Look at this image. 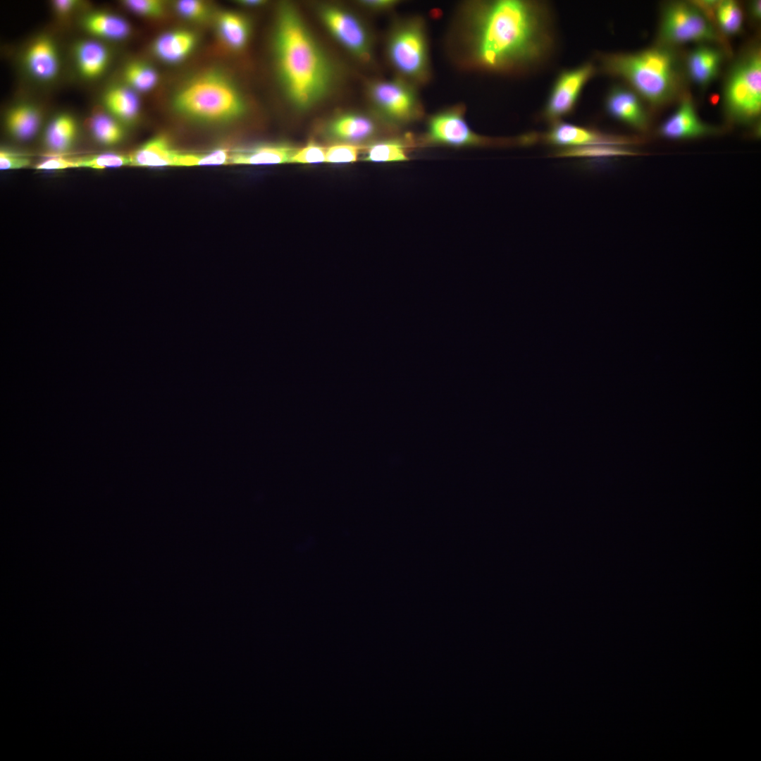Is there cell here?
<instances>
[{
    "instance_id": "20",
    "label": "cell",
    "mask_w": 761,
    "mask_h": 761,
    "mask_svg": "<svg viewBox=\"0 0 761 761\" xmlns=\"http://www.w3.org/2000/svg\"><path fill=\"white\" fill-rule=\"evenodd\" d=\"M197 44L194 32L186 30L169 31L158 37L152 44V51L161 61L171 64L186 58Z\"/></svg>"
},
{
    "instance_id": "13",
    "label": "cell",
    "mask_w": 761,
    "mask_h": 761,
    "mask_svg": "<svg viewBox=\"0 0 761 761\" xmlns=\"http://www.w3.org/2000/svg\"><path fill=\"white\" fill-rule=\"evenodd\" d=\"M719 130L698 116L689 94H683L676 111L660 125L659 133L670 140H686L712 135Z\"/></svg>"
},
{
    "instance_id": "33",
    "label": "cell",
    "mask_w": 761,
    "mask_h": 761,
    "mask_svg": "<svg viewBox=\"0 0 761 761\" xmlns=\"http://www.w3.org/2000/svg\"><path fill=\"white\" fill-rule=\"evenodd\" d=\"M76 168L104 170L111 168L130 166L129 155L116 153H104L77 158Z\"/></svg>"
},
{
    "instance_id": "12",
    "label": "cell",
    "mask_w": 761,
    "mask_h": 761,
    "mask_svg": "<svg viewBox=\"0 0 761 761\" xmlns=\"http://www.w3.org/2000/svg\"><path fill=\"white\" fill-rule=\"evenodd\" d=\"M538 141L561 149L592 145L626 147L638 142L635 137L609 134L562 120L551 124L547 132L538 134Z\"/></svg>"
},
{
    "instance_id": "26",
    "label": "cell",
    "mask_w": 761,
    "mask_h": 761,
    "mask_svg": "<svg viewBox=\"0 0 761 761\" xmlns=\"http://www.w3.org/2000/svg\"><path fill=\"white\" fill-rule=\"evenodd\" d=\"M104 101L106 109L122 120L131 122L139 115L140 109L139 98L129 88L113 87L106 92Z\"/></svg>"
},
{
    "instance_id": "43",
    "label": "cell",
    "mask_w": 761,
    "mask_h": 761,
    "mask_svg": "<svg viewBox=\"0 0 761 761\" xmlns=\"http://www.w3.org/2000/svg\"><path fill=\"white\" fill-rule=\"evenodd\" d=\"M237 2L241 5L246 6H250V7H252V6H261V5H262V4H264L265 3L264 1H261V0H241V1H238Z\"/></svg>"
},
{
    "instance_id": "37",
    "label": "cell",
    "mask_w": 761,
    "mask_h": 761,
    "mask_svg": "<svg viewBox=\"0 0 761 761\" xmlns=\"http://www.w3.org/2000/svg\"><path fill=\"white\" fill-rule=\"evenodd\" d=\"M326 147L309 142L304 147L297 149L292 155L290 163L300 164H315L325 162Z\"/></svg>"
},
{
    "instance_id": "32",
    "label": "cell",
    "mask_w": 761,
    "mask_h": 761,
    "mask_svg": "<svg viewBox=\"0 0 761 761\" xmlns=\"http://www.w3.org/2000/svg\"><path fill=\"white\" fill-rule=\"evenodd\" d=\"M230 151L217 149L211 151L192 153L181 152L178 159L177 166L192 167L202 166H221L229 164Z\"/></svg>"
},
{
    "instance_id": "11",
    "label": "cell",
    "mask_w": 761,
    "mask_h": 761,
    "mask_svg": "<svg viewBox=\"0 0 761 761\" xmlns=\"http://www.w3.org/2000/svg\"><path fill=\"white\" fill-rule=\"evenodd\" d=\"M319 14L328 31L355 58L366 64L373 61V37L363 20L343 8L333 6L322 7Z\"/></svg>"
},
{
    "instance_id": "23",
    "label": "cell",
    "mask_w": 761,
    "mask_h": 761,
    "mask_svg": "<svg viewBox=\"0 0 761 761\" xmlns=\"http://www.w3.org/2000/svg\"><path fill=\"white\" fill-rule=\"evenodd\" d=\"M412 136L379 141L366 147L363 160L370 162H397L409 159V151L414 145Z\"/></svg>"
},
{
    "instance_id": "24",
    "label": "cell",
    "mask_w": 761,
    "mask_h": 761,
    "mask_svg": "<svg viewBox=\"0 0 761 761\" xmlns=\"http://www.w3.org/2000/svg\"><path fill=\"white\" fill-rule=\"evenodd\" d=\"M75 57L81 75L92 79L104 72L109 61V52L104 46L98 42L85 41L76 46Z\"/></svg>"
},
{
    "instance_id": "30",
    "label": "cell",
    "mask_w": 761,
    "mask_h": 761,
    "mask_svg": "<svg viewBox=\"0 0 761 761\" xmlns=\"http://www.w3.org/2000/svg\"><path fill=\"white\" fill-rule=\"evenodd\" d=\"M124 79L132 89L148 92L157 85L159 75L149 65L140 61L129 63L124 70Z\"/></svg>"
},
{
    "instance_id": "40",
    "label": "cell",
    "mask_w": 761,
    "mask_h": 761,
    "mask_svg": "<svg viewBox=\"0 0 761 761\" xmlns=\"http://www.w3.org/2000/svg\"><path fill=\"white\" fill-rule=\"evenodd\" d=\"M399 1L395 0H364L359 4L364 8L376 12L389 11L393 8Z\"/></svg>"
},
{
    "instance_id": "17",
    "label": "cell",
    "mask_w": 761,
    "mask_h": 761,
    "mask_svg": "<svg viewBox=\"0 0 761 761\" xmlns=\"http://www.w3.org/2000/svg\"><path fill=\"white\" fill-rule=\"evenodd\" d=\"M723 58L720 49L702 44L688 54L686 62L687 73L695 83L705 87L719 75Z\"/></svg>"
},
{
    "instance_id": "10",
    "label": "cell",
    "mask_w": 761,
    "mask_h": 761,
    "mask_svg": "<svg viewBox=\"0 0 761 761\" xmlns=\"http://www.w3.org/2000/svg\"><path fill=\"white\" fill-rule=\"evenodd\" d=\"M596 71L595 66L590 61L562 70L552 86L542 111V118L552 124L570 115L576 109L583 89Z\"/></svg>"
},
{
    "instance_id": "19",
    "label": "cell",
    "mask_w": 761,
    "mask_h": 761,
    "mask_svg": "<svg viewBox=\"0 0 761 761\" xmlns=\"http://www.w3.org/2000/svg\"><path fill=\"white\" fill-rule=\"evenodd\" d=\"M25 65L29 72L41 80H49L57 74L59 67L58 53L48 37L35 40L26 51Z\"/></svg>"
},
{
    "instance_id": "7",
    "label": "cell",
    "mask_w": 761,
    "mask_h": 761,
    "mask_svg": "<svg viewBox=\"0 0 761 761\" xmlns=\"http://www.w3.org/2000/svg\"><path fill=\"white\" fill-rule=\"evenodd\" d=\"M417 89L400 78L377 80L369 84L367 94L373 109L385 121L404 125L417 121L424 115Z\"/></svg>"
},
{
    "instance_id": "8",
    "label": "cell",
    "mask_w": 761,
    "mask_h": 761,
    "mask_svg": "<svg viewBox=\"0 0 761 761\" xmlns=\"http://www.w3.org/2000/svg\"><path fill=\"white\" fill-rule=\"evenodd\" d=\"M659 35L660 44L669 47L719 40L710 18L694 3L682 1L669 3L664 8Z\"/></svg>"
},
{
    "instance_id": "22",
    "label": "cell",
    "mask_w": 761,
    "mask_h": 761,
    "mask_svg": "<svg viewBox=\"0 0 761 761\" xmlns=\"http://www.w3.org/2000/svg\"><path fill=\"white\" fill-rule=\"evenodd\" d=\"M41 114L34 106L21 104L12 108L6 118V127L9 134L19 140L32 138L38 131Z\"/></svg>"
},
{
    "instance_id": "29",
    "label": "cell",
    "mask_w": 761,
    "mask_h": 761,
    "mask_svg": "<svg viewBox=\"0 0 761 761\" xmlns=\"http://www.w3.org/2000/svg\"><path fill=\"white\" fill-rule=\"evenodd\" d=\"M89 128L94 140L103 145H116L124 138V130L121 125L106 115L99 114L93 117Z\"/></svg>"
},
{
    "instance_id": "15",
    "label": "cell",
    "mask_w": 761,
    "mask_h": 761,
    "mask_svg": "<svg viewBox=\"0 0 761 761\" xmlns=\"http://www.w3.org/2000/svg\"><path fill=\"white\" fill-rule=\"evenodd\" d=\"M378 123L374 118L358 113L340 115L333 118L326 128L330 137L350 143L369 140L378 134Z\"/></svg>"
},
{
    "instance_id": "31",
    "label": "cell",
    "mask_w": 761,
    "mask_h": 761,
    "mask_svg": "<svg viewBox=\"0 0 761 761\" xmlns=\"http://www.w3.org/2000/svg\"><path fill=\"white\" fill-rule=\"evenodd\" d=\"M636 153L626 147L612 145H592L581 147L562 149L555 153L558 157L601 159L619 156L635 155Z\"/></svg>"
},
{
    "instance_id": "6",
    "label": "cell",
    "mask_w": 761,
    "mask_h": 761,
    "mask_svg": "<svg viewBox=\"0 0 761 761\" xmlns=\"http://www.w3.org/2000/svg\"><path fill=\"white\" fill-rule=\"evenodd\" d=\"M724 104L730 121L749 124L761 112V53L752 47L735 62L726 78Z\"/></svg>"
},
{
    "instance_id": "27",
    "label": "cell",
    "mask_w": 761,
    "mask_h": 761,
    "mask_svg": "<svg viewBox=\"0 0 761 761\" xmlns=\"http://www.w3.org/2000/svg\"><path fill=\"white\" fill-rule=\"evenodd\" d=\"M84 26L92 35L111 39H122L130 33V26L123 18L106 13H93L84 19Z\"/></svg>"
},
{
    "instance_id": "18",
    "label": "cell",
    "mask_w": 761,
    "mask_h": 761,
    "mask_svg": "<svg viewBox=\"0 0 761 761\" xmlns=\"http://www.w3.org/2000/svg\"><path fill=\"white\" fill-rule=\"evenodd\" d=\"M180 151L173 147L167 137L156 136L129 154L130 166L158 168L177 166Z\"/></svg>"
},
{
    "instance_id": "21",
    "label": "cell",
    "mask_w": 761,
    "mask_h": 761,
    "mask_svg": "<svg viewBox=\"0 0 761 761\" xmlns=\"http://www.w3.org/2000/svg\"><path fill=\"white\" fill-rule=\"evenodd\" d=\"M216 31L221 44L230 51H239L244 49L250 35V25L241 14L224 11L216 19Z\"/></svg>"
},
{
    "instance_id": "1",
    "label": "cell",
    "mask_w": 761,
    "mask_h": 761,
    "mask_svg": "<svg viewBox=\"0 0 761 761\" xmlns=\"http://www.w3.org/2000/svg\"><path fill=\"white\" fill-rule=\"evenodd\" d=\"M555 42L547 3L478 0L459 5L446 47L452 61L462 69L520 76L545 65Z\"/></svg>"
},
{
    "instance_id": "34",
    "label": "cell",
    "mask_w": 761,
    "mask_h": 761,
    "mask_svg": "<svg viewBox=\"0 0 761 761\" xmlns=\"http://www.w3.org/2000/svg\"><path fill=\"white\" fill-rule=\"evenodd\" d=\"M177 13L185 19L194 22L206 20L210 14L209 4L198 0H180L175 4Z\"/></svg>"
},
{
    "instance_id": "4",
    "label": "cell",
    "mask_w": 761,
    "mask_h": 761,
    "mask_svg": "<svg viewBox=\"0 0 761 761\" xmlns=\"http://www.w3.org/2000/svg\"><path fill=\"white\" fill-rule=\"evenodd\" d=\"M171 104L178 115L200 123L225 124L245 116L246 101L235 82L223 72L207 70L182 83Z\"/></svg>"
},
{
    "instance_id": "41",
    "label": "cell",
    "mask_w": 761,
    "mask_h": 761,
    "mask_svg": "<svg viewBox=\"0 0 761 761\" xmlns=\"http://www.w3.org/2000/svg\"><path fill=\"white\" fill-rule=\"evenodd\" d=\"M76 4L73 0H56L53 3L54 8L57 13L65 15L70 12Z\"/></svg>"
},
{
    "instance_id": "14",
    "label": "cell",
    "mask_w": 761,
    "mask_h": 761,
    "mask_svg": "<svg viewBox=\"0 0 761 761\" xmlns=\"http://www.w3.org/2000/svg\"><path fill=\"white\" fill-rule=\"evenodd\" d=\"M605 108L612 118L636 130L648 129L649 118L641 99L629 87H612L605 97Z\"/></svg>"
},
{
    "instance_id": "25",
    "label": "cell",
    "mask_w": 761,
    "mask_h": 761,
    "mask_svg": "<svg viewBox=\"0 0 761 761\" xmlns=\"http://www.w3.org/2000/svg\"><path fill=\"white\" fill-rule=\"evenodd\" d=\"M77 133L75 119L70 115L61 114L49 125L44 134V143L53 151H65L74 144Z\"/></svg>"
},
{
    "instance_id": "38",
    "label": "cell",
    "mask_w": 761,
    "mask_h": 761,
    "mask_svg": "<svg viewBox=\"0 0 761 761\" xmlns=\"http://www.w3.org/2000/svg\"><path fill=\"white\" fill-rule=\"evenodd\" d=\"M30 162V159L23 154L6 149H1L0 151L1 170L24 168L29 166Z\"/></svg>"
},
{
    "instance_id": "28",
    "label": "cell",
    "mask_w": 761,
    "mask_h": 761,
    "mask_svg": "<svg viewBox=\"0 0 761 761\" xmlns=\"http://www.w3.org/2000/svg\"><path fill=\"white\" fill-rule=\"evenodd\" d=\"M714 16L719 30L726 35L739 32L743 25V11L735 1H717L714 7Z\"/></svg>"
},
{
    "instance_id": "5",
    "label": "cell",
    "mask_w": 761,
    "mask_h": 761,
    "mask_svg": "<svg viewBox=\"0 0 761 761\" xmlns=\"http://www.w3.org/2000/svg\"><path fill=\"white\" fill-rule=\"evenodd\" d=\"M388 59L398 78L416 87L430 82L432 68L426 24L419 16L397 20L388 36Z\"/></svg>"
},
{
    "instance_id": "2",
    "label": "cell",
    "mask_w": 761,
    "mask_h": 761,
    "mask_svg": "<svg viewBox=\"0 0 761 761\" xmlns=\"http://www.w3.org/2000/svg\"><path fill=\"white\" fill-rule=\"evenodd\" d=\"M273 45L280 81L295 107L307 109L326 96L333 78L331 64L290 4L278 8Z\"/></svg>"
},
{
    "instance_id": "35",
    "label": "cell",
    "mask_w": 761,
    "mask_h": 761,
    "mask_svg": "<svg viewBox=\"0 0 761 761\" xmlns=\"http://www.w3.org/2000/svg\"><path fill=\"white\" fill-rule=\"evenodd\" d=\"M361 147L354 144H334L326 148L325 162L333 164L355 162Z\"/></svg>"
},
{
    "instance_id": "16",
    "label": "cell",
    "mask_w": 761,
    "mask_h": 761,
    "mask_svg": "<svg viewBox=\"0 0 761 761\" xmlns=\"http://www.w3.org/2000/svg\"><path fill=\"white\" fill-rule=\"evenodd\" d=\"M296 148L280 143L260 144L230 151L229 164L274 165L290 163Z\"/></svg>"
},
{
    "instance_id": "39",
    "label": "cell",
    "mask_w": 761,
    "mask_h": 761,
    "mask_svg": "<svg viewBox=\"0 0 761 761\" xmlns=\"http://www.w3.org/2000/svg\"><path fill=\"white\" fill-rule=\"evenodd\" d=\"M35 168L40 171L66 170L76 168V159L63 156H54L41 161Z\"/></svg>"
},
{
    "instance_id": "9",
    "label": "cell",
    "mask_w": 761,
    "mask_h": 761,
    "mask_svg": "<svg viewBox=\"0 0 761 761\" xmlns=\"http://www.w3.org/2000/svg\"><path fill=\"white\" fill-rule=\"evenodd\" d=\"M464 113V105L455 104L429 116L424 142L427 144L457 147L523 145L521 137L513 140L495 139L477 134L469 126Z\"/></svg>"
},
{
    "instance_id": "42",
    "label": "cell",
    "mask_w": 761,
    "mask_h": 761,
    "mask_svg": "<svg viewBox=\"0 0 761 761\" xmlns=\"http://www.w3.org/2000/svg\"><path fill=\"white\" fill-rule=\"evenodd\" d=\"M749 12L754 19L760 20L761 16V1L756 0L750 3Z\"/></svg>"
},
{
    "instance_id": "3",
    "label": "cell",
    "mask_w": 761,
    "mask_h": 761,
    "mask_svg": "<svg viewBox=\"0 0 761 761\" xmlns=\"http://www.w3.org/2000/svg\"><path fill=\"white\" fill-rule=\"evenodd\" d=\"M598 59L603 73L626 82L653 106L669 103L681 91L679 60L671 47L660 44L634 52L602 54Z\"/></svg>"
},
{
    "instance_id": "36",
    "label": "cell",
    "mask_w": 761,
    "mask_h": 761,
    "mask_svg": "<svg viewBox=\"0 0 761 761\" xmlns=\"http://www.w3.org/2000/svg\"><path fill=\"white\" fill-rule=\"evenodd\" d=\"M123 4L133 13L148 18H160L166 11V4L159 0H126Z\"/></svg>"
}]
</instances>
